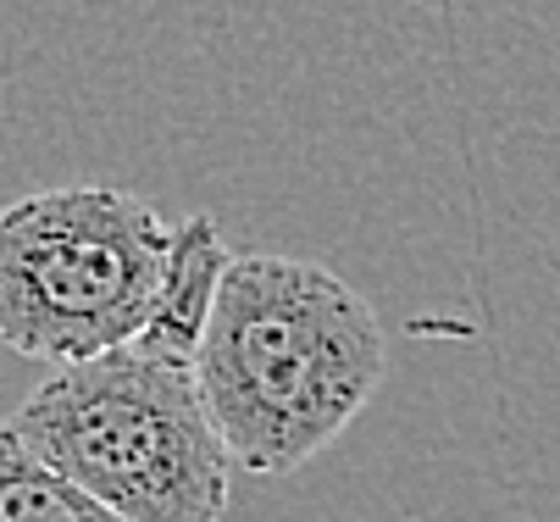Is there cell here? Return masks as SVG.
<instances>
[{
    "instance_id": "6da1fadb",
    "label": "cell",
    "mask_w": 560,
    "mask_h": 522,
    "mask_svg": "<svg viewBox=\"0 0 560 522\" xmlns=\"http://www.w3.org/2000/svg\"><path fill=\"white\" fill-rule=\"evenodd\" d=\"M388 367L377 312L323 262L233 256L195 384L245 473H294L361 417Z\"/></svg>"
},
{
    "instance_id": "3957f363",
    "label": "cell",
    "mask_w": 560,
    "mask_h": 522,
    "mask_svg": "<svg viewBox=\"0 0 560 522\" xmlns=\"http://www.w3.org/2000/svg\"><path fill=\"white\" fill-rule=\"evenodd\" d=\"M173 229L112 184L34 189L0 211V339L78 367L128 350L155 306Z\"/></svg>"
},
{
    "instance_id": "277c9868",
    "label": "cell",
    "mask_w": 560,
    "mask_h": 522,
    "mask_svg": "<svg viewBox=\"0 0 560 522\" xmlns=\"http://www.w3.org/2000/svg\"><path fill=\"white\" fill-rule=\"evenodd\" d=\"M228 240L217 229V217L195 211L173 229V251H167V272H162V289H155V306H150V323L144 334L133 339V350L155 356V361H178V367H195L200 345H206V328H211V312L222 301V283H228Z\"/></svg>"
},
{
    "instance_id": "5b68a950",
    "label": "cell",
    "mask_w": 560,
    "mask_h": 522,
    "mask_svg": "<svg viewBox=\"0 0 560 522\" xmlns=\"http://www.w3.org/2000/svg\"><path fill=\"white\" fill-rule=\"evenodd\" d=\"M0 522H117V517L72 478H61L12 422H0Z\"/></svg>"
},
{
    "instance_id": "7a4b0ae2",
    "label": "cell",
    "mask_w": 560,
    "mask_h": 522,
    "mask_svg": "<svg viewBox=\"0 0 560 522\" xmlns=\"http://www.w3.org/2000/svg\"><path fill=\"white\" fill-rule=\"evenodd\" d=\"M12 428L117 522H222L233 456L195 367L133 345L56 367Z\"/></svg>"
}]
</instances>
